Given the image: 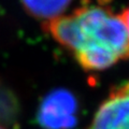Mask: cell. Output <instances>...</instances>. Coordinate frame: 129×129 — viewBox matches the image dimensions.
<instances>
[{
	"label": "cell",
	"mask_w": 129,
	"mask_h": 129,
	"mask_svg": "<svg viewBox=\"0 0 129 129\" xmlns=\"http://www.w3.org/2000/svg\"><path fill=\"white\" fill-rule=\"evenodd\" d=\"M0 129H6L5 127H2V126H0Z\"/></svg>",
	"instance_id": "9"
},
{
	"label": "cell",
	"mask_w": 129,
	"mask_h": 129,
	"mask_svg": "<svg viewBox=\"0 0 129 129\" xmlns=\"http://www.w3.org/2000/svg\"><path fill=\"white\" fill-rule=\"evenodd\" d=\"M21 104L16 94L0 82V126L6 129L17 125Z\"/></svg>",
	"instance_id": "7"
},
{
	"label": "cell",
	"mask_w": 129,
	"mask_h": 129,
	"mask_svg": "<svg viewBox=\"0 0 129 129\" xmlns=\"http://www.w3.org/2000/svg\"><path fill=\"white\" fill-rule=\"evenodd\" d=\"M128 83L113 86L87 129H129Z\"/></svg>",
	"instance_id": "3"
},
{
	"label": "cell",
	"mask_w": 129,
	"mask_h": 129,
	"mask_svg": "<svg viewBox=\"0 0 129 129\" xmlns=\"http://www.w3.org/2000/svg\"><path fill=\"white\" fill-rule=\"evenodd\" d=\"M73 14L79 22L84 43L91 41L101 44L112 50L119 60L128 58V9L115 14L108 8L83 2Z\"/></svg>",
	"instance_id": "1"
},
{
	"label": "cell",
	"mask_w": 129,
	"mask_h": 129,
	"mask_svg": "<svg viewBox=\"0 0 129 129\" xmlns=\"http://www.w3.org/2000/svg\"><path fill=\"white\" fill-rule=\"evenodd\" d=\"M79 102L74 94L56 88L42 99L37 112V123L44 129H72L79 122Z\"/></svg>",
	"instance_id": "2"
},
{
	"label": "cell",
	"mask_w": 129,
	"mask_h": 129,
	"mask_svg": "<svg viewBox=\"0 0 129 129\" xmlns=\"http://www.w3.org/2000/svg\"><path fill=\"white\" fill-rule=\"evenodd\" d=\"M73 54L83 69L92 71L106 70L119 60L118 56L109 47L91 41L85 42Z\"/></svg>",
	"instance_id": "5"
},
{
	"label": "cell",
	"mask_w": 129,
	"mask_h": 129,
	"mask_svg": "<svg viewBox=\"0 0 129 129\" xmlns=\"http://www.w3.org/2000/svg\"><path fill=\"white\" fill-rule=\"evenodd\" d=\"M19 2L31 17L47 22L61 16L72 0H19Z\"/></svg>",
	"instance_id": "6"
},
{
	"label": "cell",
	"mask_w": 129,
	"mask_h": 129,
	"mask_svg": "<svg viewBox=\"0 0 129 129\" xmlns=\"http://www.w3.org/2000/svg\"><path fill=\"white\" fill-rule=\"evenodd\" d=\"M97 1L99 2L100 6H107L108 3H110L112 1V0H97Z\"/></svg>",
	"instance_id": "8"
},
{
	"label": "cell",
	"mask_w": 129,
	"mask_h": 129,
	"mask_svg": "<svg viewBox=\"0 0 129 129\" xmlns=\"http://www.w3.org/2000/svg\"><path fill=\"white\" fill-rule=\"evenodd\" d=\"M43 28L45 31L50 32L56 42L72 53H75L84 43L83 34L73 13L44 22Z\"/></svg>",
	"instance_id": "4"
}]
</instances>
